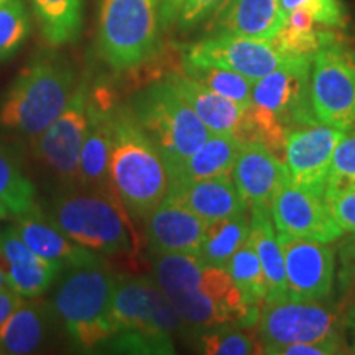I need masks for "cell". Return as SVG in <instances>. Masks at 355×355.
<instances>
[{"mask_svg": "<svg viewBox=\"0 0 355 355\" xmlns=\"http://www.w3.org/2000/svg\"><path fill=\"white\" fill-rule=\"evenodd\" d=\"M3 2H6V0H0V6H2V3H3Z\"/></svg>", "mask_w": 355, "mask_h": 355, "instance_id": "45", "label": "cell"}, {"mask_svg": "<svg viewBox=\"0 0 355 355\" xmlns=\"http://www.w3.org/2000/svg\"><path fill=\"white\" fill-rule=\"evenodd\" d=\"M181 71L194 81L202 84L204 87L211 89L216 94L237 102L243 109L252 104V91H254V81L247 79L242 74L234 73L230 69L217 68V66L207 64H193L183 61Z\"/></svg>", "mask_w": 355, "mask_h": 355, "instance_id": "33", "label": "cell"}, {"mask_svg": "<svg viewBox=\"0 0 355 355\" xmlns=\"http://www.w3.org/2000/svg\"><path fill=\"white\" fill-rule=\"evenodd\" d=\"M0 204L7 207L12 217L38 207L37 188L21 170L12 152L0 145Z\"/></svg>", "mask_w": 355, "mask_h": 355, "instance_id": "31", "label": "cell"}, {"mask_svg": "<svg viewBox=\"0 0 355 355\" xmlns=\"http://www.w3.org/2000/svg\"><path fill=\"white\" fill-rule=\"evenodd\" d=\"M285 20L286 13L279 0H225L212 13L209 32L273 42Z\"/></svg>", "mask_w": 355, "mask_h": 355, "instance_id": "22", "label": "cell"}, {"mask_svg": "<svg viewBox=\"0 0 355 355\" xmlns=\"http://www.w3.org/2000/svg\"><path fill=\"white\" fill-rule=\"evenodd\" d=\"M145 224L146 242L153 255H199L209 222L166 194L165 199L148 216Z\"/></svg>", "mask_w": 355, "mask_h": 355, "instance_id": "18", "label": "cell"}, {"mask_svg": "<svg viewBox=\"0 0 355 355\" xmlns=\"http://www.w3.org/2000/svg\"><path fill=\"white\" fill-rule=\"evenodd\" d=\"M194 349L206 355H259L265 354L259 332L242 327H217L194 331Z\"/></svg>", "mask_w": 355, "mask_h": 355, "instance_id": "32", "label": "cell"}, {"mask_svg": "<svg viewBox=\"0 0 355 355\" xmlns=\"http://www.w3.org/2000/svg\"><path fill=\"white\" fill-rule=\"evenodd\" d=\"M10 217H12V214H10V212H8L7 207L3 206V204H0V222L10 219Z\"/></svg>", "mask_w": 355, "mask_h": 355, "instance_id": "43", "label": "cell"}, {"mask_svg": "<svg viewBox=\"0 0 355 355\" xmlns=\"http://www.w3.org/2000/svg\"><path fill=\"white\" fill-rule=\"evenodd\" d=\"M0 268L8 288L25 300L44 295L63 273L60 266L35 254L13 225L0 229Z\"/></svg>", "mask_w": 355, "mask_h": 355, "instance_id": "19", "label": "cell"}, {"mask_svg": "<svg viewBox=\"0 0 355 355\" xmlns=\"http://www.w3.org/2000/svg\"><path fill=\"white\" fill-rule=\"evenodd\" d=\"M117 102L105 84H92L89 123L79 155L76 186L84 189H110L109 163Z\"/></svg>", "mask_w": 355, "mask_h": 355, "instance_id": "17", "label": "cell"}, {"mask_svg": "<svg viewBox=\"0 0 355 355\" xmlns=\"http://www.w3.org/2000/svg\"><path fill=\"white\" fill-rule=\"evenodd\" d=\"M235 186L250 209H268L282 184L288 180L283 159L260 144H243L232 173Z\"/></svg>", "mask_w": 355, "mask_h": 355, "instance_id": "20", "label": "cell"}, {"mask_svg": "<svg viewBox=\"0 0 355 355\" xmlns=\"http://www.w3.org/2000/svg\"><path fill=\"white\" fill-rule=\"evenodd\" d=\"M24 301L25 300L10 288H0V324L6 321Z\"/></svg>", "mask_w": 355, "mask_h": 355, "instance_id": "42", "label": "cell"}, {"mask_svg": "<svg viewBox=\"0 0 355 355\" xmlns=\"http://www.w3.org/2000/svg\"><path fill=\"white\" fill-rule=\"evenodd\" d=\"M259 337L265 354L277 355L293 344L345 340L343 322L334 306L316 301L279 300L260 308Z\"/></svg>", "mask_w": 355, "mask_h": 355, "instance_id": "9", "label": "cell"}, {"mask_svg": "<svg viewBox=\"0 0 355 355\" xmlns=\"http://www.w3.org/2000/svg\"><path fill=\"white\" fill-rule=\"evenodd\" d=\"M250 239V211L207 224L199 255L209 265L227 266L235 252Z\"/></svg>", "mask_w": 355, "mask_h": 355, "instance_id": "29", "label": "cell"}, {"mask_svg": "<svg viewBox=\"0 0 355 355\" xmlns=\"http://www.w3.org/2000/svg\"><path fill=\"white\" fill-rule=\"evenodd\" d=\"M270 216L278 232L293 237L332 243L344 234L324 198L293 184L290 178L275 196Z\"/></svg>", "mask_w": 355, "mask_h": 355, "instance_id": "15", "label": "cell"}, {"mask_svg": "<svg viewBox=\"0 0 355 355\" xmlns=\"http://www.w3.org/2000/svg\"><path fill=\"white\" fill-rule=\"evenodd\" d=\"M109 184L132 219L145 222L170 189L162 153L132 112L115 105Z\"/></svg>", "mask_w": 355, "mask_h": 355, "instance_id": "3", "label": "cell"}, {"mask_svg": "<svg viewBox=\"0 0 355 355\" xmlns=\"http://www.w3.org/2000/svg\"><path fill=\"white\" fill-rule=\"evenodd\" d=\"M46 216L71 241L99 255L139 250L132 216L112 189L64 191L51 199Z\"/></svg>", "mask_w": 355, "mask_h": 355, "instance_id": "5", "label": "cell"}, {"mask_svg": "<svg viewBox=\"0 0 355 355\" xmlns=\"http://www.w3.org/2000/svg\"><path fill=\"white\" fill-rule=\"evenodd\" d=\"M186 0H162V8H159V19H162L163 32H168L173 25L178 24L181 8H183Z\"/></svg>", "mask_w": 355, "mask_h": 355, "instance_id": "41", "label": "cell"}, {"mask_svg": "<svg viewBox=\"0 0 355 355\" xmlns=\"http://www.w3.org/2000/svg\"><path fill=\"white\" fill-rule=\"evenodd\" d=\"M162 0H99L97 50L115 73L152 61L162 44Z\"/></svg>", "mask_w": 355, "mask_h": 355, "instance_id": "7", "label": "cell"}, {"mask_svg": "<svg viewBox=\"0 0 355 355\" xmlns=\"http://www.w3.org/2000/svg\"><path fill=\"white\" fill-rule=\"evenodd\" d=\"M278 242L285 257L288 298L331 303L337 272L334 247L283 232H278Z\"/></svg>", "mask_w": 355, "mask_h": 355, "instance_id": "13", "label": "cell"}, {"mask_svg": "<svg viewBox=\"0 0 355 355\" xmlns=\"http://www.w3.org/2000/svg\"><path fill=\"white\" fill-rule=\"evenodd\" d=\"M349 188H355V128L344 132L343 139L336 146L329 176H327L326 193Z\"/></svg>", "mask_w": 355, "mask_h": 355, "instance_id": "36", "label": "cell"}, {"mask_svg": "<svg viewBox=\"0 0 355 355\" xmlns=\"http://www.w3.org/2000/svg\"><path fill=\"white\" fill-rule=\"evenodd\" d=\"M46 337V313L42 304L24 301L0 324V354L26 355L42 347Z\"/></svg>", "mask_w": 355, "mask_h": 355, "instance_id": "27", "label": "cell"}, {"mask_svg": "<svg viewBox=\"0 0 355 355\" xmlns=\"http://www.w3.org/2000/svg\"><path fill=\"white\" fill-rule=\"evenodd\" d=\"M114 336L123 331L175 336L184 322L178 316L155 278L117 277L112 296Z\"/></svg>", "mask_w": 355, "mask_h": 355, "instance_id": "12", "label": "cell"}, {"mask_svg": "<svg viewBox=\"0 0 355 355\" xmlns=\"http://www.w3.org/2000/svg\"><path fill=\"white\" fill-rule=\"evenodd\" d=\"M32 24L21 0H6L0 6V61L20 50L28 38Z\"/></svg>", "mask_w": 355, "mask_h": 355, "instance_id": "35", "label": "cell"}, {"mask_svg": "<svg viewBox=\"0 0 355 355\" xmlns=\"http://www.w3.org/2000/svg\"><path fill=\"white\" fill-rule=\"evenodd\" d=\"M43 38L51 46L78 40L83 30V0H30Z\"/></svg>", "mask_w": 355, "mask_h": 355, "instance_id": "28", "label": "cell"}, {"mask_svg": "<svg viewBox=\"0 0 355 355\" xmlns=\"http://www.w3.org/2000/svg\"><path fill=\"white\" fill-rule=\"evenodd\" d=\"M132 112L165 162L168 176L194 153L211 132L168 79H159L133 96Z\"/></svg>", "mask_w": 355, "mask_h": 355, "instance_id": "8", "label": "cell"}, {"mask_svg": "<svg viewBox=\"0 0 355 355\" xmlns=\"http://www.w3.org/2000/svg\"><path fill=\"white\" fill-rule=\"evenodd\" d=\"M286 53L270 40L241 37V35H211L189 44L183 61L193 64L217 66L259 81L288 60Z\"/></svg>", "mask_w": 355, "mask_h": 355, "instance_id": "14", "label": "cell"}, {"mask_svg": "<svg viewBox=\"0 0 355 355\" xmlns=\"http://www.w3.org/2000/svg\"><path fill=\"white\" fill-rule=\"evenodd\" d=\"M168 194L207 222L227 219L250 211L230 175L173 183Z\"/></svg>", "mask_w": 355, "mask_h": 355, "instance_id": "23", "label": "cell"}, {"mask_svg": "<svg viewBox=\"0 0 355 355\" xmlns=\"http://www.w3.org/2000/svg\"><path fill=\"white\" fill-rule=\"evenodd\" d=\"M224 2L225 0H186L183 8H181L180 19H178V26L183 32L194 28V26L212 17V13Z\"/></svg>", "mask_w": 355, "mask_h": 355, "instance_id": "40", "label": "cell"}, {"mask_svg": "<svg viewBox=\"0 0 355 355\" xmlns=\"http://www.w3.org/2000/svg\"><path fill=\"white\" fill-rule=\"evenodd\" d=\"M153 278L184 326L199 329L259 324L260 308L248 306L224 266L188 254L153 255Z\"/></svg>", "mask_w": 355, "mask_h": 355, "instance_id": "1", "label": "cell"}, {"mask_svg": "<svg viewBox=\"0 0 355 355\" xmlns=\"http://www.w3.org/2000/svg\"><path fill=\"white\" fill-rule=\"evenodd\" d=\"M311 104L322 125L343 132L355 128V55L340 40L314 53Z\"/></svg>", "mask_w": 355, "mask_h": 355, "instance_id": "10", "label": "cell"}, {"mask_svg": "<svg viewBox=\"0 0 355 355\" xmlns=\"http://www.w3.org/2000/svg\"><path fill=\"white\" fill-rule=\"evenodd\" d=\"M242 145V141L234 135L211 133L209 139L171 173L170 184L230 175Z\"/></svg>", "mask_w": 355, "mask_h": 355, "instance_id": "26", "label": "cell"}, {"mask_svg": "<svg viewBox=\"0 0 355 355\" xmlns=\"http://www.w3.org/2000/svg\"><path fill=\"white\" fill-rule=\"evenodd\" d=\"M181 97L196 112L207 130L214 135H237L242 125L245 109L237 102L216 94L194 79L186 76L183 71L170 73L166 76Z\"/></svg>", "mask_w": 355, "mask_h": 355, "instance_id": "24", "label": "cell"}, {"mask_svg": "<svg viewBox=\"0 0 355 355\" xmlns=\"http://www.w3.org/2000/svg\"><path fill=\"white\" fill-rule=\"evenodd\" d=\"M73 66L55 53L35 56L0 101V128L35 139L66 109L78 84Z\"/></svg>", "mask_w": 355, "mask_h": 355, "instance_id": "4", "label": "cell"}, {"mask_svg": "<svg viewBox=\"0 0 355 355\" xmlns=\"http://www.w3.org/2000/svg\"><path fill=\"white\" fill-rule=\"evenodd\" d=\"M336 304L350 352L355 354V234L343 239L337 245Z\"/></svg>", "mask_w": 355, "mask_h": 355, "instance_id": "30", "label": "cell"}, {"mask_svg": "<svg viewBox=\"0 0 355 355\" xmlns=\"http://www.w3.org/2000/svg\"><path fill=\"white\" fill-rule=\"evenodd\" d=\"M105 347L121 354H175L171 336L140 331L117 332Z\"/></svg>", "mask_w": 355, "mask_h": 355, "instance_id": "37", "label": "cell"}, {"mask_svg": "<svg viewBox=\"0 0 355 355\" xmlns=\"http://www.w3.org/2000/svg\"><path fill=\"white\" fill-rule=\"evenodd\" d=\"M117 277L104 260L74 265L60 275L53 308L71 343L83 352L104 347L114 337L112 296Z\"/></svg>", "mask_w": 355, "mask_h": 355, "instance_id": "6", "label": "cell"}, {"mask_svg": "<svg viewBox=\"0 0 355 355\" xmlns=\"http://www.w3.org/2000/svg\"><path fill=\"white\" fill-rule=\"evenodd\" d=\"M225 270L234 279L239 291L242 293L245 303L248 306L261 308L266 300V279L250 239L235 252Z\"/></svg>", "mask_w": 355, "mask_h": 355, "instance_id": "34", "label": "cell"}, {"mask_svg": "<svg viewBox=\"0 0 355 355\" xmlns=\"http://www.w3.org/2000/svg\"><path fill=\"white\" fill-rule=\"evenodd\" d=\"M13 229L35 254L50 260L61 270L101 260L99 254L84 248L61 232L38 207L13 217Z\"/></svg>", "mask_w": 355, "mask_h": 355, "instance_id": "21", "label": "cell"}, {"mask_svg": "<svg viewBox=\"0 0 355 355\" xmlns=\"http://www.w3.org/2000/svg\"><path fill=\"white\" fill-rule=\"evenodd\" d=\"M343 135V130L322 123L288 133L285 165L291 183L324 198L332 155Z\"/></svg>", "mask_w": 355, "mask_h": 355, "instance_id": "16", "label": "cell"}, {"mask_svg": "<svg viewBox=\"0 0 355 355\" xmlns=\"http://www.w3.org/2000/svg\"><path fill=\"white\" fill-rule=\"evenodd\" d=\"M0 288H8V283H7L6 273L2 272V268H0Z\"/></svg>", "mask_w": 355, "mask_h": 355, "instance_id": "44", "label": "cell"}, {"mask_svg": "<svg viewBox=\"0 0 355 355\" xmlns=\"http://www.w3.org/2000/svg\"><path fill=\"white\" fill-rule=\"evenodd\" d=\"M282 8L288 15L295 8H306L318 25L326 28H344L349 17L340 0H279Z\"/></svg>", "mask_w": 355, "mask_h": 355, "instance_id": "38", "label": "cell"}, {"mask_svg": "<svg viewBox=\"0 0 355 355\" xmlns=\"http://www.w3.org/2000/svg\"><path fill=\"white\" fill-rule=\"evenodd\" d=\"M324 201L340 229L347 234H355V188L326 193Z\"/></svg>", "mask_w": 355, "mask_h": 355, "instance_id": "39", "label": "cell"}, {"mask_svg": "<svg viewBox=\"0 0 355 355\" xmlns=\"http://www.w3.org/2000/svg\"><path fill=\"white\" fill-rule=\"evenodd\" d=\"M250 242L263 268L266 279L265 303L288 298L285 257L268 209H250ZM263 303V304H265Z\"/></svg>", "mask_w": 355, "mask_h": 355, "instance_id": "25", "label": "cell"}, {"mask_svg": "<svg viewBox=\"0 0 355 355\" xmlns=\"http://www.w3.org/2000/svg\"><path fill=\"white\" fill-rule=\"evenodd\" d=\"M91 89L87 76L79 79L60 117L33 139L37 158L68 186H76L79 155L89 123Z\"/></svg>", "mask_w": 355, "mask_h": 355, "instance_id": "11", "label": "cell"}, {"mask_svg": "<svg viewBox=\"0 0 355 355\" xmlns=\"http://www.w3.org/2000/svg\"><path fill=\"white\" fill-rule=\"evenodd\" d=\"M311 64L313 56L290 55L279 68L254 83L252 104L241 127L243 140L283 158L288 133L318 125L311 104Z\"/></svg>", "mask_w": 355, "mask_h": 355, "instance_id": "2", "label": "cell"}]
</instances>
